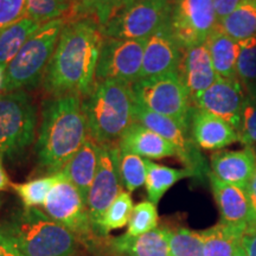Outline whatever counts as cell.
I'll return each mask as SVG.
<instances>
[{
	"mask_svg": "<svg viewBox=\"0 0 256 256\" xmlns=\"http://www.w3.org/2000/svg\"><path fill=\"white\" fill-rule=\"evenodd\" d=\"M43 210L54 220L70 230L80 240L92 246L98 240L92 228L87 204L74 185L63 177L48 194Z\"/></svg>",
	"mask_w": 256,
	"mask_h": 256,
	"instance_id": "cell-12",
	"label": "cell"
},
{
	"mask_svg": "<svg viewBox=\"0 0 256 256\" xmlns=\"http://www.w3.org/2000/svg\"><path fill=\"white\" fill-rule=\"evenodd\" d=\"M208 178L220 210V222L232 226H248L250 208L246 190L236 185L224 183L210 171Z\"/></svg>",
	"mask_w": 256,
	"mask_h": 256,
	"instance_id": "cell-20",
	"label": "cell"
},
{
	"mask_svg": "<svg viewBox=\"0 0 256 256\" xmlns=\"http://www.w3.org/2000/svg\"><path fill=\"white\" fill-rule=\"evenodd\" d=\"M38 121V108L26 90L0 94V154H23L37 138Z\"/></svg>",
	"mask_w": 256,
	"mask_h": 256,
	"instance_id": "cell-6",
	"label": "cell"
},
{
	"mask_svg": "<svg viewBox=\"0 0 256 256\" xmlns=\"http://www.w3.org/2000/svg\"><path fill=\"white\" fill-rule=\"evenodd\" d=\"M119 168L121 180L128 192L136 191L145 185L146 166L145 159L142 156L120 148Z\"/></svg>",
	"mask_w": 256,
	"mask_h": 256,
	"instance_id": "cell-33",
	"label": "cell"
},
{
	"mask_svg": "<svg viewBox=\"0 0 256 256\" xmlns=\"http://www.w3.org/2000/svg\"><path fill=\"white\" fill-rule=\"evenodd\" d=\"M243 247L247 252V256H256V230L246 234L243 238Z\"/></svg>",
	"mask_w": 256,
	"mask_h": 256,
	"instance_id": "cell-41",
	"label": "cell"
},
{
	"mask_svg": "<svg viewBox=\"0 0 256 256\" xmlns=\"http://www.w3.org/2000/svg\"><path fill=\"white\" fill-rule=\"evenodd\" d=\"M235 256H247V252H246V249H244V247H243V246L238 249V252L235 254Z\"/></svg>",
	"mask_w": 256,
	"mask_h": 256,
	"instance_id": "cell-44",
	"label": "cell"
},
{
	"mask_svg": "<svg viewBox=\"0 0 256 256\" xmlns=\"http://www.w3.org/2000/svg\"><path fill=\"white\" fill-rule=\"evenodd\" d=\"M247 232L248 226H232L222 222L202 230L204 256H235L243 246Z\"/></svg>",
	"mask_w": 256,
	"mask_h": 256,
	"instance_id": "cell-23",
	"label": "cell"
},
{
	"mask_svg": "<svg viewBox=\"0 0 256 256\" xmlns=\"http://www.w3.org/2000/svg\"><path fill=\"white\" fill-rule=\"evenodd\" d=\"M217 28L238 43L256 37V0H243L232 14L217 22Z\"/></svg>",
	"mask_w": 256,
	"mask_h": 256,
	"instance_id": "cell-26",
	"label": "cell"
},
{
	"mask_svg": "<svg viewBox=\"0 0 256 256\" xmlns=\"http://www.w3.org/2000/svg\"><path fill=\"white\" fill-rule=\"evenodd\" d=\"M146 166V182L145 188L148 200L159 203L162 196L179 180L194 177V174L186 168L178 170L159 165L150 159H145Z\"/></svg>",
	"mask_w": 256,
	"mask_h": 256,
	"instance_id": "cell-25",
	"label": "cell"
},
{
	"mask_svg": "<svg viewBox=\"0 0 256 256\" xmlns=\"http://www.w3.org/2000/svg\"><path fill=\"white\" fill-rule=\"evenodd\" d=\"M236 72L244 89L252 92L256 86V37L240 42Z\"/></svg>",
	"mask_w": 256,
	"mask_h": 256,
	"instance_id": "cell-34",
	"label": "cell"
},
{
	"mask_svg": "<svg viewBox=\"0 0 256 256\" xmlns=\"http://www.w3.org/2000/svg\"><path fill=\"white\" fill-rule=\"evenodd\" d=\"M120 4L121 0H78L66 18L92 17L104 28L120 8Z\"/></svg>",
	"mask_w": 256,
	"mask_h": 256,
	"instance_id": "cell-30",
	"label": "cell"
},
{
	"mask_svg": "<svg viewBox=\"0 0 256 256\" xmlns=\"http://www.w3.org/2000/svg\"><path fill=\"white\" fill-rule=\"evenodd\" d=\"M0 256H24L0 230Z\"/></svg>",
	"mask_w": 256,
	"mask_h": 256,
	"instance_id": "cell-40",
	"label": "cell"
},
{
	"mask_svg": "<svg viewBox=\"0 0 256 256\" xmlns=\"http://www.w3.org/2000/svg\"><path fill=\"white\" fill-rule=\"evenodd\" d=\"M5 66H0V92H2V84H4V78H5Z\"/></svg>",
	"mask_w": 256,
	"mask_h": 256,
	"instance_id": "cell-43",
	"label": "cell"
},
{
	"mask_svg": "<svg viewBox=\"0 0 256 256\" xmlns=\"http://www.w3.org/2000/svg\"><path fill=\"white\" fill-rule=\"evenodd\" d=\"M0 230L24 256H75L80 240L44 210L23 208Z\"/></svg>",
	"mask_w": 256,
	"mask_h": 256,
	"instance_id": "cell-4",
	"label": "cell"
},
{
	"mask_svg": "<svg viewBox=\"0 0 256 256\" xmlns=\"http://www.w3.org/2000/svg\"><path fill=\"white\" fill-rule=\"evenodd\" d=\"M168 228H156L139 236L127 234L98 238L92 246H104L112 256H170Z\"/></svg>",
	"mask_w": 256,
	"mask_h": 256,
	"instance_id": "cell-17",
	"label": "cell"
},
{
	"mask_svg": "<svg viewBox=\"0 0 256 256\" xmlns=\"http://www.w3.org/2000/svg\"><path fill=\"white\" fill-rule=\"evenodd\" d=\"M133 208L130 194L122 190L106 212L101 223V238H107L112 230L121 229L127 226L132 216Z\"/></svg>",
	"mask_w": 256,
	"mask_h": 256,
	"instance_id": "cell-31",
	"label": "cell"
},
{
	"mask_svg": "<svg viewBox=\"0 0 256 256\" xmlns=\"http://www.w3.org/2000/svg\"><path fill=\"white\" fill-rule=\"evenodd\" d=\"M119 154V144L98 145V168L87 202L89 216L98 238H101V223L106 212L122 191Z\"/></svg>",
	"mask_w": 256,
	"mask_h": 256,
	"instance_id": "cell-11",
	"label": "cell"
},
{
	"mask_svg": "<svg viewBox=\"0 0 256 256\" xmlns=\"http://www.w3.org/2000/svg\"><path fill=\"white\" fill-rule=\"evenodd\" d=\"M190 133L197 146L206 151H220L240 142L238 130L232 124L196 107L191 113Z\"/></svg>",
	"mask_w": 256,
	"mask_h": 256,
	"instance_id": "cell-18",
	"label": "cell"
},
{
	"mask_svg": "<svg viewBox=\"0 0 256 256\" xmlns=\"http://www.w3.org/2000/svg\"><path fill=\"white\" fill-rule=\"evenodd\" d=\"M243 0H214L217 22L232 14Z\"/></svg>",
	"mask_w": 256,
	"mask_h": 256,
	"instance_id": "cell-39",
	"label": "cell"
},
{
	"mask_svg": "<svg viewBox=\"0 0 256 256\" xmlns=\"http://www.w3.org/2000/svg\"><path fill=\"white\" fill-rule=\"evenodd\" d=\"M238 133L240 142L244 147L252 148V146L256 145V98L254 95L247 98Z\"/></svg>",
	"mask_w": 256,
	"mask_h": 256,
	"instance_id": "cell-36",
	"label": "cell"
},
{
	"mask_svg": "<svg viewBox=\"0 0 256 256\" xmlns=\"http://www.w3.org/2000/svg\"><path fill=\"white\" fill-rule=\"evenodd\" d=\"M246 192H247L249 208H250L248 220V232H250L256 230V166L250 180H249L248 186L246 188Z\"/></svg>",
	"mask_w": 256,
	"mask_h": 256,
	"instance_id": "cell-38",
	"label": "cell"
},
{
	"mask_svg": "<svg viewBox=\"0 0 256 256\" xmlns=\"http://www.w3.org/2000/svg\"><path fill=\"white\" fill-rule=\"evenodd\" d=\"M119 147L145 159H164L177 156V148L158 133L133 121L121 138Z\"/></svg>",
	"mask_w": 256,
	"mask_h": 256,
	"instance_id": "cell-21",
	"label": "cell"
},
{
	"mask_svg": "<svg viewBox=\"0 0 256 256\" xmlns=\"http://www.w3.org/2000/svg\"><path fill=\"white\" fill-rule=\"evenodd\" d=\"M177 72L190 95L192 104L218 78L206 44L184 49Z\"/></svg>",
	"mask_w": 256,
	"mask_h": 256,
	"instance_id": "cell-16",
	"label": "cell"
},
{
	"mask_svg": "<svg viewBox=\"0 0 256 256\" xmlns=\"http://www.w3.org/2000/svg\"><path fill=\"white\" fill-rule=\"evenodd\" d=\"M168 24L183 50L206 44L217 26L214 0H171Z\"/></svg>",
	"mask_w": 256,
	"mask_h": 256,
	"instance_id": "cell-9",
	"label": "cell"
},
{
	"mask_svg": "<svg viewBox=\"0 0 256 256\" xmlns=\"http://www.w3.org/2000/svg\"><path fill=\"white\" fill-rule=\"evenodd\" d=\"M182 55L183 49L172 36L166 20L158 30L147 38L140 78L177 72Z\"/></svg>",
	"mask_w": 256,
	"mask_h": 256,
	"instance_id": "cell-15",
	"label": "cell"
},
{
	"mask_svg": "<svg viewBox=\"0 0 256 256\" xmlns=\"http://www.w3.org/2000/svg\"><path fill=\"white\" fill-rule=\"evenodd\" d=\"M171 0H127L102 28L104 37L148 38L168 20Z\"/></svg>",
	"mask_w": 256,
	"mask_h": 256,
	"instance_id": "cell-8",
	"label": "cell"
},
{
	"mask_svg": "<svg viewBox=\"0 0 256 256\" xmlns=\"http://www.w3.org/2000/svg\"><path fill=\"white\" fill-rule=\"evenodd\" d=\"M63 177V172H57L54 174H48L34 180L26 182L22 184H11L18 197L20 198L24 208H37L43 206L46 200L55 185Z\"/></svg>",
	"mask_w": 256,
	"mask_h": 256,
	"instance_id": "cell-28",
	"label": "cell"
},
{
	"mask_svg": "<svg viewBox=\"0 0 256 256\" xmlns=\"http://www.w3.org/2000/svg\"><path fill=\"white\" fill-rule=\"evenodd\" d=\"M206 46L210 52L217 76L226 80L238 78L236 63H238L240 52L238 42L234 40L232 37H229L216 26L215 30L208 37Z\"/></svg>",
	"mask_w": 256,
	"mask_h": 256,
	"instance_id": "cell-24",
	"label": "cell"
},
{
	"mask_svg": "<svg viewBox=\"0 0 256 256\" xmlns=\"http://www.w3.org/2000/svg\"><path fill=\"white\" fill-rule=\"evenodd\" d=\"M34 152L48 174L60 172L88 138L82 98L75 94L46 96L42 104Z\"/></svg>",
	"mask_w": 256,
	"mask_h": 256,
	"instance_id": "cell-2",
	"label": "cell"
},
{
	"mask_svg": "<svg viewBox=\"0 0 256 256\" xmlns=\"http://www.w3.org/2000/svg\"><path fill=\"white\" fill-rule=\"evenodd\" d=\"M246 102V89L240 80L217 78L216 82L194 101V107L216 115L238 130Z\"/></svg>",
	"mask_w": 256,
	"mask_h": 256,
	"instance_id": "cell-14",
	"label": "cell"
},
{
	"mask_svg": "<svg viewBox=\"0 0 256 256\" xmlns=\"http://www.w3.org/2000/svg\"><path fill=\"white\" fill-rule=\"evenodd\" d=\"M66 22V17L51 20L31 34L6 66L2 92L28 90L42 84Z\"/></svg>",
	"mask_w": 256,
	"mask_h": 256,
	"instance_id": "cell-5",
	"label": "cell"
},
{
	"mask_svg": "<svg viewBox=\"0 0 256 256\" xmlns=\"http://www.w3.org/2000/svg\"><path fill=\"white\" fill-rule=\"evenodd\" d=\"M147 38L104 37L96 68V82L121 81L133 84L140 78Z\"/></svg>",
	"mask_w": 256,
	"mask_h": 256,
	"instance_id": "cell-10",
	"label": "cell"
},
{
	"mask_svg": "<svg viewBox=\"0 0 256 256\" xmlns=\"http://www.w3.org/2000/svg\"><path fill=\"white\" fill-rule=\"evenodd\" d=\"M0 206H2V200H0Z\"/></svg>",
	"mask_w": 256,
	"mask_h": 256,
	"instance_id": "cell-47",
	"label": "cell"
},
{
	"mask_svg": "<svg viewBox=\"0 0 256 256\" xmlns=\"http://www.w3.org/2000/svg\"><path fill=\"white\" fill-rule=\"evenodd\" d=\"M2 158H4V156L0 154V191L6 190V188H8V185H11L10 184L8 176L6 174L4 165H2Z\"/></svg>",
	"mask_w": 256,
	"mask_h": 256,
	"instance_id": "cell-42",
	"label": "cell"
},
{
	"mask_svg": "<svg viewBox=\"0 0 256 256\" xmlns=\"http://www.w3.org/2000/svg\"><path fill=\"white\" fill-rule=\"evenodd\" d=\"M170 256H204V242L200 232L179 228L168 232Z\"/></svg>",
	"mask_w": 256,
	"mask_h": 256,
	"instance_id": "cell-29",
	"label": "cell"
},
{
	"mask_svg": "<svg viewBox=\"0 0 256 256\" xmlns=\"http://www.w3.org/2000/svg\"><path fill=\"white\" fill-rule=\"evenodd\" d=\"M72 5H74V4H75L76 2H78V0H72Z\"/></svg>",
	"mask_w": 256,
	"mask_h": 256,
	"instance_id": "cell-46",
	"label": "cell"
},
{
	"mask_svg": "<svg viewBox=\"0 0 256 256\" xmlns=\"http://www.w3.org/2000/svg\"><path fill=\"white\" fill-rule=\"evenodd\" d=\"M133 121L144 124L171 142L177 148L178 159L185 165V168L194 174V177H203L209 174L190 130H185L174 119L146 110L134 101Z\"/></svg>",
	"mask_w": 256,
	"mask_h": 256,
	"instance_id": "cell-13",
	"label": "cell"
},
{
	"mask_svg": "<svg viewBox=\"0 0 256 256\" xmlns=\"http://www.w3.org/2000/svg\"><path fill=\"white\" fill-rule=\"evenodd\" d=\"M72 8V0H28L26 17L43 25L55 19L68 17Z\"/></svg>",
	"mask_w": 256,
	"mask_h": 256,
	"instance_id": "cell-32",
	"label": "cell"
},
{
	"mask_svg": "<svg viewBox=\"0 0 256 256\" xmlns=\"http://www.w3.org/2000/svg\"><path fill=\"white\" fill-rule=\"evenodd\" d=\"M256 166V153L252 147L240 151H216L211 154V174L232 185L246 190Z\"/></svg>",
	"mask_w": 256,
	"mask_h": 256,
	"instance_id": "cell-19",
	"label": "cell"
},
{
	"mask_svg": "<svg viewBox=\"0 0 256 256\" xmlns=\"http://www.w3.org/2000/svg\"><path fill=\"white\" fill-rule=\"evenodd\" d=\"M132 84L121 81L96 82L82 98L88 136L98 145H118L133 122Z\"/></svg>",
	"mask_w": 256,
	"mask_h": 256,
	"instance_id": "cell-3",
	"label": "cell"
},
{
	"mask_svg": "<svg viewBox=\"0 0 256 256\" xmlns=\"http://www.w3.org/2000/svg\"><path fill=\"white\" fill-rule=\"evenodd\" d=\"M156 226H158L156 206L150 200H144L134 206L126 234L130 236H139L158 228Z\"/></svg>",
	"mask_w": 256,
	"mask_h": 256,
	"instance_id": "cell-35",
	"label": "cell"
},
{
	"mask_svg": "<svg viewBox=\"0 0 256 256\" xmlns=\"http://www.w3.org/2000/svg\"><path fill=\"white\" fill-rule=\"evenodd\" d=\"M127 2V0H121V4H120V6H121V5H122V4H124V2Z\"/></svg>",
	"mask_w": 256,
	"mask_h": 256,
	"instance_id": "cell-45",
	"label": "cell"
},
{
	"mask_svg": "<svg viewBox=\"0 0 256 256\" xmlns=\"http://www.w3.org/2000/svg\"><path fill=\"white\" fill-rule=\"evenodd\" d=\"M134 101L146 110L171 118L190 130L194 110L190 95L179 78L178 72L140 78L132 84Z\"/></svg>",
	"mask_w": 256,
	"mask_h": 256,
	"instance_id": "cell-7",
	"label": "cell"
},
{
	"mask_svg": "<svg viewBox=\"0 0 256 256\" xmlns=\"http://www.w3.org/2000/svg\"><path fill=\"white\" fill-rule=\"evenodd\" d=\"M98 144L88 136L78 152L62 170L66 179L78 188L86 204L98 168Z\"/></svg>",
	"mask_w": 256,
	"mask_h": 256,
	"instance_id": "cell-22",
	"label": "cell"
},
{
	"mask_svg": "<svg viewBox=\"0 0 256 256\" xmlns=\"http://www.w3.org/2000/svg\"><path fill=\"white\" fill-rule=\"evenodd\" d=\"M40 24L25 16L20 20L0 28V66H8Z\"/></svg>",
	"mask_w": 256,
	"mask_h": 256,
	"instance_id": "cell-27",
	"label": "cell"
},
{
	"mask_svg": "<svg viewBox=\"0 0 256 256\" xmlns=\"http://www.w3.org/2000/svg\"><path fill=\"white\" fill-rule=\"evenodd\" d=\"M28 0H0V28L20 20L26 16Z\"/></svg>",
	"mask_w": 256,
	"mask_h": 256,
	"instance_id": "cell-37",
	"label": "cell"
},
{
	"mask_svg": "<svg viewBox=\"0 0 256 256\" xmlns=\"http://www.w3.org/2000/svg\"><path fill=\"white\" fill-rule=\"evenodd\" d=\"M102 40V28L94 18H66L42 82L46 95L87 98L96 84Z\"/></svg>",
	"mask_w": 256,
	"mask_h": 256,
	"instance_id": "cell-1",
	"label": "cell"
}]
</instances>
